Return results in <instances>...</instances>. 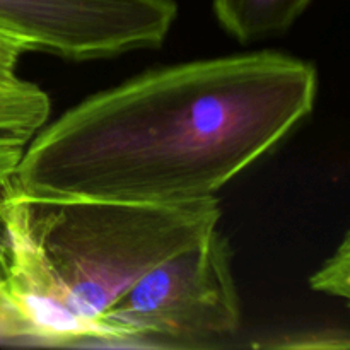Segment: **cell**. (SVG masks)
<instances>
[{"mask_svg": "<svg viewBox=\"0 0 350 350\" xmlns=\"http://www.w3.org/2000/svg\"><path fill=\"white\" fill-rule=\"evenodd\" d=\"M317 94V68L279 51L156 68L46 123L10 180L34 197L214 198L311 115Z\"/></svg>", "mask_w": 350, "mask_h": 350, "instance_id": "1", "label": "cell"}, {"mask_svg": "<svg viewBox=\"0 0 350 350\" xmlns=\"http://www.w3.org/2000/svg\"><path fill=\"white\" fill-rule=\"evenodd\" d=\"M217 198L34 197L0 187V273L29 344H101V318L144 273L217 229Z\"/></svg>", "mask_w": 350, "mask_h": 350, "instance_id": "2", "label": "cell"}, {"mask_svg": "<svg viewBox=\"0 0 350 350\" xmlns=\"http://www.w3.org/2000/svg\"><path fill=\"white\" fill-rule=\"evenodd\" d=\"M241 327L228 239L214 229L144 273L101 318V345L211 347Z\"/></svg>", "mask_w": 350, "mask_h": 350, "instance_id": "3", "label": "cell"}, {"mask_svg": "<svg viewBox=\"0 0 350 350\" xmlns=\"http://www.w3.org/2000/svg\"><path fill=\"white\" fill-rule=\"evenodd\" d=\"M176 17L174 0H0V33L72 62L159 48Z\"/></svg>", "mask_w": 350, "mask_h": 350, "instance_id": "4", "label": "cell"}, {"mask_svg": "<svg viewBox=\"0 0 350 350\" xmlns=\"http://www.w3.org/2000/svg\"><path fill=\"white\" fill-rule=\"evenodd\" d=\"M313 0H214L222 29L239 43L286 33Z\"/></svg>", "mask_w": 350, "mask_h": 350, "instance_id": "5", "label": "cell"}, {"mask_svg": "<svg viewBox=\"0 0 350 350\" xmlns=\"http://www.w3.org/2000/svg\"><path fill=\"white\" fill-rule=\"evenodd\" d=\"M50 98L19 75L0 81V132L31 140L50 120Z\"/></svg>", "mask_w": 350, "mask_h": 350, "instance_id": "6", "label": "cell"}, {"mask_svg": "<svg viewBox=\"0 0 350 350\" xmlns=\"http://www.w3.org/2000/svg\"><path fill=\"white\" fill-rule=\"evenodd\" d=\"M349 236H344V241L337 248V252L321 265L320 270L313 273L310 279L311 287L318 293H325L328 296L349 299L350 296V250Z\"/></svg>", "mask_w": 350, "mask_h": 350, "instance_id": "7", "label": "cell"}, {"mask_svg": "<svg viewBox=\"0 0 350 350\" xmlns=\"http://www.w3.org/2000/svg\"><path fill=\"white\" fill-rule=\"evenodd\" d=\"M0 342L29 344V335L17 313L16 306L7 294L2 273H0Z\"/></svg>", "mask_w": 350, "mask_h": 350, "instance_id": "8", "label": "cell"}, {"mask_svg": "<svg viewBox=\"0 0 350 350\" xmlns=\"http://www.w3.org/2000/svg\"><path fill=\"white\" fill-rule=\"evenodd\" d=\"M31 140L19 135L0 132V187L14 174L19 166L24 149Z\"/></svg>", "mask_w": 350, "mask_h": 350, "instance_id": "9", "label": "cell"}, {"mask_svg": "<svg viewBox=\"0 0 350 350\" xmlns=\"http://www.w3.org/2000/svg\"><path fill=\"white\" fill-rule=\"evenodd\" d=\"M27 51H33L29 44L0 33V81L17 77V64Z\"/></svg>", "mask_w": 350, "mask_h": 350, "instance_id": "10", "label": "cell"}]
</instances>
